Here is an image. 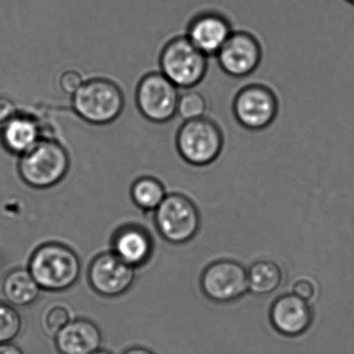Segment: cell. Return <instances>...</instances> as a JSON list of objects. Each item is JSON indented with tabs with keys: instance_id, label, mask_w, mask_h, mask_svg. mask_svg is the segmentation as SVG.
I'll return each instance as SVG.
<instances>
[{
	"instance_id": "1",
	"label": "cell",
	"mask_w": 354,
	"mask_h": 354,
	"mask_svg": "<svg viewBox=\"0 0 354 354\" xmlns=\"http://www.w3.org/2000/svg\"><path fill=\"white\" fill-rule=\"evenodd\" d=\"M71 158L66 147L55 138H43L26 154L18 157V177L32 189L59 185L69 174Z\"/></svg>"
},
{
	"instance_id": "2",
	"label": "cell",
	"mask_w": 354,
	"mask_h": 354,
	"mask_svg": "<svg viewBox=\"0 0 354 354\" xmlns=\"http://www.w3.org/2000/svg\"><path fill=\"white\" fill-rule=\"evenodd\" d=\"M28 269L41 290L63 292L77 283L82 262L78 254L66 244L47 242L32 252Z\"/></svg>"
},
{
	"instance_id": "3",
	"label": "cell",
	"mask_w": 354,
	"mask_h": 354,
	"mask_svg": "<svg viewBox=\"0 0 354 354\" xmlns=\"http://www.w3.org/2000/svg\"><path fill=\"white\" fill-rule=\"evenodd\" d=\"M71 106L75 115L86 123L106 126L121 117L125 109V95L113 80L91 78L71 97Z\"/></svg>"
},
{
	"instance_id": "4",
	"label": "cell",
	"mask_w": 354,
	"mask_h": 354,
	"mask_svg": "<svg viewBox=\"0 0 354 354\" xmlns=\"http://www.w3.org/2000/svg\"><path fill=\"white\" fill-rule=\"evenodd\" d=\"M160 72L178 88L192 90L206 77L209 57L198 50L186 36L169 39L158 59Z\"/></svg>"
},
{
	"instance_id": "5",
	"label": "cell",
	"mask_w": 354,
	"mask_h": 354,
	"mask_svg": "<svg viewBox=\"0 0 354 354\" xmlns=\"http://www.w3.org/2000/svg\"><path fill=\"white\" fill-rule=\"evenodd\" d=\"M175 145L182 160L192 167H207L221 156L225 136L214 120L203 117L184 121L178 128Z\"/></svg>"
},
{
	"instance_id": "6",
	"label": "cell",
	"mask_w": 354,
	"mask_h": 354,
	"mask_svg": "<svg viewBox=\"0 0 354 354\" xmlns=\"http://www.w3.org/2000/svg\"><path fill=\"white\" fill-rule=\"evenodd\" d=\"M157 233L171 244H184L196 237L201 227V213L196 203L180 192L167 194L154 211Z\"/></svg>"
},
{
	"instance_id": "7",
	"label": "cell",
	"mask_w": 354,
	"mask_h": 354,
	"mask_svg": "<svg viewBox=\"0 0 354 354\" xmlns=\"http://www.w3.org/2000/svg\"><path fill=\"white\" fill-rule=\"evenodd\" d=\"M279 111V97L263 82H252L242 86L232 102L236 121L250 131L267 129L277 119Z\"/></svg>"
},
{
	"instance_id": "8",
	"label": "cell",
	"mask_w": 354,
	"mask_h": 354,
	"mask_svg": "<svg viewBox=\"0 0 354 354\" xmlns=\"http://www.w3.org/2000/svg\"><path fill=\"white\" fill-rule=\"evenodd\" d=\"M179 96V88L161 72H149L136 86V104L147 121L165 124L177 115Z\"/></svg>"
},
{
	"instance_id": "9",
	"label": "cell",
	"mask_w": 354,
	"mask_h": 354,
	"mask_svg": "<svg viewBox=\"0 0 354 354\" xmlns=\"http://www.w3.org/2000/svg\"><path fill=\"white\" fill-rule=\"evenodd\" d=\"M201 288L208 299L229 304L248 292V269L234 260L211 263L201 275Z\"/></svg>"
},
{
	"instance_id": "10",
	"label": "cell",
	"mask_w": 354,
	"mask_h": 354,
	"mask_svg": "<svg viewBox=\"0 0 354 354\" xmlns=\"http://www.w3.org/2000/svg\"><path fill=\"white\" fill-rule=\"evenodd\" d=\"M215 57L221 71L230 77H248L262 63V45L252 32L234 30Z\"/></svg>"
},
{
	"instance_id": "11",
	"label": "cell",
	"mask_w": 354,
	"mask_h": 354,
	"mask_svg": "<svg viewBox=\"0 0 354 354\" xmlns=\"http://www.w3.org/2000/svg\"><path fill=\"white\" fill-rule=\"evenodd\" d=\"M136 277V269L113 252L95 257L88 269V281L93 291L106 298H117L127 293Z\"/></svg>"
},
{
	"instance_id": "12",
	"label": "cell",
	"mask_w": 354,
	"mask_h": 354,
	"mask_svg": "<svg viewBox=\"0 0 354 354\" xmlns=\"http://www.w3.org/2000/svg\"><path fill=\"white\" fill-rule=\"evenodd\" d=\"M234 32L232 22L225 14L204 11L190 19L186 28L188 40L207 57H215Z\"/></svg>"
},
{
	"instance_id": "13",
	"label": "cell",
	"mask_w": 354,
	"mask_h": 354,
	"mask_svg": "<svg viewBox=\"0 0 354 354\" xmlns=\"http://www.w3.org/2000/svg\"><path fill=\"white\" fill-rule=\"evenodd\" d=\"M310 304L293 293L279 296L271 304L269 319L273 328L285 335L296 337L304 335L313 323Z\"/></svg>"
},
{
	"instance_id": "14",
	"label": "cell",
	"mask_w": 354,
	"mask_h": 354,
	"mask_svg": "<svg viewBox=\"0 0 354 354\" xmlns=\"http://www.w3.org/2000/svg\"><path fill=\"white\" fill-rule=\"evenodd\" d=\"M111 252L126 264L140 268L152 258L154 241L148 230L140 225L127 223L113 233Z\"/></svg>"
},
{
	"instance_id": "15",
	"label": "cell",
	"mask_w": 354,
	"mask_h": 354,
	"mask_svg": "<svg viewBox=\"0 0 354 354\" xmlns=\"http://www.w3.org/2000/svg\"><path fill=\"white\" fill-rule=\"evenodd\" d=\"M44 138L42 125L36 115L19 111L0 128V144L10 156L20 157Z\"/></svg>"
},
{
	"instance_id": "16",
	"label": "cell",
	"mask_w": 354,
	"mask_h": 354,
	"mask_svg": "<svg viewBox=\"0 0 354 354\" xmlns=\"http://www.w3.org/2000/svg\"><path fill=\"white\" fill-rule=\"evenodd\" d=\"M55 344L59 354H92L101 349L102 333L88 319H72L55 333Z\"/></svg>"
},
{
	"instance_id": "17",
	"label": "cell",
	"mask_w": 354,
	"mask_h": 354,
	"mask_svg": "<svg viewBox=\"0 0 354 354\" xmlns=\"http://www.w3.org/2000/svg\"><path fill=\"white\" fill-rule=\"evenodd\" d=\"M42 290L28 269L16 268L3 279L1 292L8 304L13 306H28L34 304Z\"/></svg>"
},
{
	"instance_id": "18",
	"label": "cell",
	"mask_w": 354,
	"mask_h": 354,
	"mask_svg": "<svg viewBox=\"0 0 354 354\" xmlns=\"http://www.w3.org/2000/svg\"><path fill=\"white\" fill-rule=\"evenodd\" d=\"M283 279V270L273 261H257L248 269V291L257 296L274 293Z\"/></svg>"
},
{
	"instance_id": "19",
	"label": "cell",
	"mask_w": 354,
	"mask_h": 354,
	"mask_svg": "<svg viewBox=\"0 0 354 354\" xmlns=\"http://www.w3.org/2000/svg\"><path fill=\"white\" fill-rule=\"evenodd\" d=\"M165 184L153 176H142L130 187V198L142 212H154L167 196Z\"/></svg>"
},
{
	"instance_id": "20",
	"label": "cell",
	"mask_w": 354,
	"mask_h": 354,
	"mask_svg": "<svg viewBox=\"0 0 354 354\" xmlns=\"http://www.w3.org/2000/svg\"><path fill=\"white\" fill-rule=\"evenodd\" d=\"M208 102L206 97L198 91L187 90L180 94L177 104V115L184 121L206 117Z\"/></svg>"
},
{
	"instance_id": "21",
	"label": "cell",
	"mask_w": 354,
	"mask_h": 354,
	"mask_svg": "<svg viewBox=\"0 0 354 354\" xmlns=\"http://www.w3.org/2000/svg\"><path fill=\"white\" fill-rule=\"evenodd\" d=\"M22 317L15 306L0 301V345L12 343L21 333Z\"/></svg>"
},
{
	"instance_id": "22",
	"label": "cell",
	"mask_w": 354,
	"mask_h": 354,
	"mask_svg": "<svg viewBox=\"0 0 354 354\" xmlns=\"http://www.w3.org/2000/svg\"><path fill=\"white\" fill-rule=\"evenodd\" d=\"M71 320L72 316L69 308L62 304H51L43 315V325L45 329L53 335Z\"/></svg>"
},
{
	"instance_id": "23",
	"label": "cell",
	"mask_w": 354,
	"mask_h": 354,
	"mask_svg": "<svg viewBox=\"0 0 354 354\" xmlns=\"http://www.w3.org/2000/svg\"><path fill=\"white\" fill-rule=\"evenodd\" d=\"M291 293L312 304L318 297L319 287L317 281L308 275H300L291 285Z\"/></svg>"
},
{
	"instance_id": "24",
	"label": "cell",
	"mask_w": 354,
	"mask_h": 354,
	"mask_svg": "<svg viewBox=\"0 0 354 354\" xmlns=\"http://www.w3.org/2000/svg\"><path fill=\"white\" fill-rule=\"evenodd\" d=\"M84 76L77 70H66L61 74L59 78V84L61 90L68 96H73L80 86L84 84Z\"/></svg>"
},
{
	"instance_id": "25",
	"label": "cell",
	"mask_w": 354,
	"mask_h": 354,
	"mask_svg": "<svg viewBox=\"0 0 354 354\" xmlns=\"http://www.w3.org/2000/svg\"><path fill=\"white\" fill-rule=\"evenodd\" d=\"M15 101L8 95H0V128L19 113Z\"/></svg>"
},
{
	"instance_id": "26",
	"label": "cell",
	"mask_w": 354,
	"mask_h": 354,
	"mask_svg": "<svg viewBox=\"0 0 354 354\" xmlns=\"http://www.w3.org/2000/svg\"><path fill=\"white\" fill-rule=\"evenodd\" d=\"M0 354H24V352L15 344L7 343L0 345Z\"/></svg>"
},
{
	"instance_id": "27",
	"label": "cell",
	"mask_w": 354,
	"mask_h": 354,
	"mask_svg": "<svg viewBox=\"0 0 354 354\" xmlns=\"http://www.w3.org/2000/svg\"><path fill=\"white\" fill-rule=\"evenodd\" d=\"M123 354H155L154 352L151 351L148 348L140 347V346H136V347H131L129 349L126 350L123 352Z\"/></svg>"
},
{
	"instance_id": "28",
	"label": "cell",
	"mask_w": 354,
	"mask_h": 354,
	"mask_svg": "<svg viewBox=\"0 0 354 354\" xmlns=\"http://www.w3.org/2000/svg\"><path fill=\"white\" fill-rule=\"evenodd\" d=\"M92 354H113L111 351H107V350L99 349L97 350L96 352Z\"/></svg>"
},
{
	"instance_id": "29",
	"label": "cell",
	"mask_w": 354,
	"mask_h": 354,
	"mask_svg": "<svg viewBox=\"0 0 354 354\" xmlns=\"http://www.w3.org/2000/svg\"><path fill=\"white\" fill-rule=\"evenodd\" d=\"M345 1L354 7V0H345Z\"/></svg>"
}]
</instances>
